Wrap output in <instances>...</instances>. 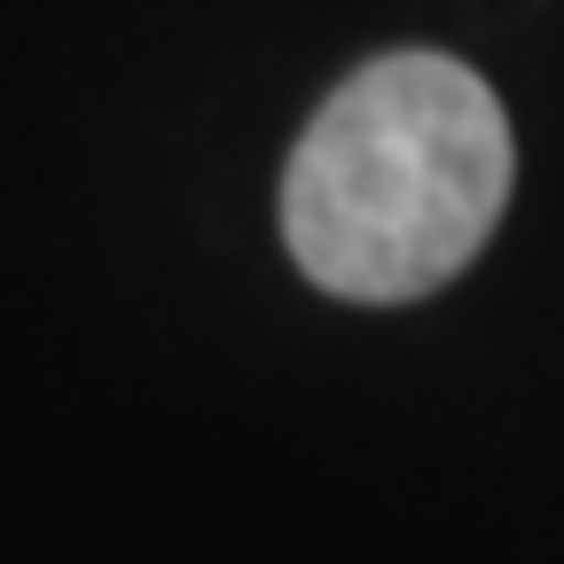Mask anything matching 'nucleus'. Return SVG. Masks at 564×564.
<instances>
[{
	"label": "nucleus",
	"mask_w": 564,
	"mask_h": 564,
	"mask_svg": "<svg viewBox=\"0 0 564 564\" xmlns=\"http://www.w3.org/2000/svg\"><path fill=\"white\" fill-rule=\"evenodd\" d=\"M510 118L455 55H384L314 110L282 173V243L329 299L455 282L510 204Z\"/></svg>",
	"instance_id": "nucleus-1"
}]
</instances>
